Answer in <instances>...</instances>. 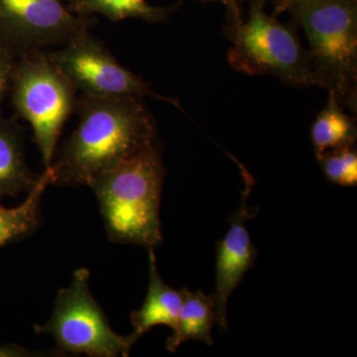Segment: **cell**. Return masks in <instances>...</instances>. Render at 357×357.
Instances as JSON below:
<instances>
[{
    "label": "cell",
    "mask_w": 357,
    "mask_h": 357,
    "mask_svg": "<svg viewBox=\"0 0 357 357\" xmlns=\"http://www.w3.org/2000/svg\"><path fill=\"white\" fill-rule=\"evenodd\" d=\"M76 105L79 123L51 163L52 185L89 187L156 141L153 119L141 98L84 95Z\"/></svg>",
    "instance_id": "obj_1"
},
{
    "label": "cell",
    "mask_w": 357,
    "mask_h": 357,
    "mask_svg": "<svg viewBox=\"0 0 357 357\" xmlns=\"http://www.w3.org/2000/svg\"><path fill=\"white\" fill-rule=\"evenodd\" d=\"M164 170L156 141L89 185L110 241L154 249L163 241L159 211Z\"/></svg>",
    "instance_id": "obj_2"
},
{
    "label": "cell",
    "mask_w": 357,
    "mask_h": 357,
    "mask_svg": "<svg viewBox=\"0 0 357 357\" xmlns=\"http://www.w3.org/2000/svg\"><path fill=\"white\" fill-rule=\"evenodd\" d=\"M309 40L316 86L356 109L357 0H314L291 9Z\"/></svg>",
    "instance_id": "obj_3"
},
{
    "label": "cell",
    "mask_w": 357,
    "mask_h": 357,
    "mask_svg": "<svg viewBox=\"0 0 357 357\" xmlns=\"http://www.w3.org/2000/svg\"><path fill=\"white\" fill-rule=\"evenodd\" d=\"M227 36L232 68L248 75L271 74L296 88L316 86L309 53L291 28L265 13V0H250L248 17L229 11Z\"/></svg>",
    "instance_id": "obj_4"
},
{
    "label": "cell",
    "mask_w": 357,
    "mask_h": 357,
    "mask_svg": "<svg viewBox=\"0 0 357 357\" xmlns=\"http://www.w3.org/2000/svg\"><path fill=\"white\" fill-rule=\"evenodd\" d=\"M76 86L48 54L20 56L10 93L17 114L29 122L44 165L53 162L63 126L76 107Z\"/></svg>",
    "instance_id": "obj_5"
},
{
    "label": "cell",
    "mask_w": 357,
    "mask_h": 357,
    "mask_svg": "<svg viewBox=\"0 0 357 357\" xmlns=\"http://www.w3.org/2000/svg\"><path fill=\"white\" fill-rule=\"evenodd\" d=\"M89 277L86 268L76 270L70 285L59 291L50 319L35 326V331L52 335L63 351L96 357L128 356L139 337L133 333L123 337L112 330L91 292Z\"/></svg>",
    "instance_id": "obj_6"
},
{
    "label": "cell",
    "mask_w": 357,
    "mask_h": 357,
    "mask_svg": "<svg viewBox=\"0 0 357 357\" xmlns=\"http://www.w3.org/2000/svg\"><path fill=\"white\" fill-rule=\"evenodd\" d=\"M48 55L84 95L102 98L151 96L180 107L175 100L155 93L149 84L119 64L89 31Z\"/></svg>",
    "instance_id": "obj_7"
},
{
    "label": "cell",
    "mask_w": 357,
    "mask_h": 357,
    "mask_svg": "<svg viewBox=\"0 0 357 357\" xmlns=\"http://www.w3.org/2000/svg\"><path fill=\"white\" fill-rule=\"evenodd\" d=\"M89 20L62 0H0V44L20 56L63 46L89 31Z\"/></svg>",
    "instance_id": "obj_8"
},
{
    "label": "cell",
    "mask_w": 357,
    "mask_h": 357,
    "mask_svg": "<svg viewBox=\"0 0 357 357\" xmlns=\"http://www.w3.org/2000/svg\"><path fill=\"white\" fill-rule=\"evenodd\" d=\"M252 181L249 178L243 195L241 208L229 218L227 234L217 245V285L213 294L215 305V323L223 332L229 330L227 302L231 293L243 280L246 272L255 265L257 249L253 245L246 229V222L255 218L258 208L248 206Z\"/></svg>",
    "instance_id": "obj_9"
},
{
    "label": "cell",
    "mask_w": 357,
    "mask_h": 357,
    "mask_svg": "<svg viewBox=\"0 0 357 357\" xmlns=\"http://www.w3.org/2000/svg\"><path fill=\"white\" fill-rule=\"evenodd\" d=\"M148 255L150 277L146 299L140 310L131 314L133 333L137 337L159 325L175 331L183 303L182 291L169 287L160 277L154 249H148Z\"/></svg>",
    "instance_id": "obj_10"
},
{
    "label": "cell",
    "mask_w": 357,
    "mask_h": 357,
    "mask_svg": "<svg viewBox=\"0 0 357 357\" xmlns=\"http://www.w3.org/2000/svg\"><path fill=\"white\" fill-rule=\"evenodd\" d=\"M38 178L26 165L20 126L0 115V199L29 192Z\"/></svg>",
    "instance_id": "obj_11"
},
{
    "label": "cell",
    "mask_w": 357,
    "mask_h": 357,
    "mask_svg": "<svg viewBox=\"0 0 357 357\" xmlns=\"http://www.w3.org/2000/svg\"><path fill=\"white\" fill-rule=\"evenodd\" d=\"M183 303L178 314L177 328L167 340L169 351L175 352L183 342L199 340L213 344L211 328L215 323V305L213 295L206 296L202 291L183 288Z\"/></svg>",
    "instance_id": "obj_12"
},
{
    "label": "cell",
    "mask_w": 357,
    "mask_h": 357,
    "mask_svg": "<svg viewBox=\"0 0 357 357\" xmlns=\"http://www.w3.org/2000/svg\"><path fill=\"white\" fill-rule=\"evenodd\" d=\"M53 184L50 166L40 176L27 199L16 208L0 206V248L29 236L39 225V208L42 197L49 185Z\"/></svg>",
    "instance_id": "obj_13"
},
{
    "label": "cell",
    "mask_w": 357,
    "mask_h": 357,
    "mask_svg": "<svg viewBox=\"0 0 357 357\" xmlns=\"http://www.w3.org/2000/svg\"><path fill=\"white\" fill-rule=\"evenodd\" d=\"M317 157L328 150L352 147L356 140V121L344 112V107L330 93L325 109L318 115L311 131Z\"/></svg>",
    "instance_id": "obj_14"
},
{
    "label": "cell",
    "mask_w": 357,
    "mask_h": 357,
    "mask_svg": "<svg viewBox=\"0 0 357 357\" xmlns=\"http://www.w3.org/2000/svg\"><path fill=\"white\" fill-rule=\"evenodd\" d=\"M70 10L83 16L102 14L112 21L139 18L158 22L168 17L171 9L150 6L146 0H77Z\"/></svg>",
    "instance_id": "obj_15"
},
{
    "label": "cell",
    "mask_w": 357,
    "mask_h": 357,
    "mask_svg": "<svg viewBox=\"0 0 357 357\" xmlns=\"http://www.w3.org/2000/svg\"><path fill=\"white\" fill-rule=\"evenodd\" d=\"M318 159L331 182L344 187L357 184V154L354 146L325 152Z\"/></svg>",
    "instance_id": "obj_16"
},
{
    "label": "cell",
    "mask_w": 357,
    "mask_h": 357,
    "mask_svg": "<svg viewBox=\"0 0 357 357\" xmlns=\"http://www.w3.org/2000/svg\"><path fill=\"white\" fill-rule=\"evenodd\" d=\"M17 58L8 48L0 44V107L10 93Z\"/></svg>",
    "instance_id": "obj_17"
},
{
    "label": "cell",
    "mask_w": 357,
    "mask_h": 357,
    "mask_svg": "<svg viewBox=\"0 0 357 357\" xmlns=\"http://www.w3.org/2000/svg\"><path fill=\"white\" fill-rule=\"evenodd\" d=\"M34 352L16 344L0 345V356H33Z\"/></svg>",
    "instance_id": "obj_18"
},
{
    "label": "cell",
    "mask_w": 357,
    "mask_h": 357,
    "mask_svg": "<svg viewBox=\"0 0 357 357\" xmlns=\"http://www.w3.org/2000/svg\"><path fill=\"white\" fill-rule=\"evenodd\" d=\"M311 1L314 0H275V14L279 15L285 11H290L294 7Z\"/></svg>",
    "instance_id": "obj_19"
},
{
    "label": "cell",
    "mask_w": 357,
    "mask_h": 357,
    "mask_svg": "<svg viewBox=\"0 0 357 357\" xmlns=\"http://www.w3.org/2000/svg\"><path fill=\"white\" fill-rule=\"evenodd\" d=\"M210 1H218L222 2V3L225 4V6L229 8V11L230 10H236L238 9V6H237L236 0H210Z\"/></svg>",
    "instance_id": "obj_20"
},
{
    "label": "cell",
    "mask_w": 357,
    "mask_h": 357,
    "mask_svg": "<svg viewBox=\"0 0 357 357\" xmlns=\"http://www.w3.org/2000/svg\"><path fill=\"white\" fill-rule=\"evenodd\" d=\"M77 1V0H73L72 3H70V6H74V4L76 3Z\"/></svg>",
    "instance_id": "obj_21"
},
{
    "label": "cell",
    "mask_w": 357,
    "mask_h": 357,
    "mask_svg": "<svg viewBox=\"0 0 357 357\" xmlns=\"http://www.w3.org/2000/svg\"><path fill=\"white\" fill-rule=\"evenodd\" d=\"M70 2V4L72 3L73 0H68Z\"/></svg>",
    "instance_id": "obj_22"
}]
</instances>
